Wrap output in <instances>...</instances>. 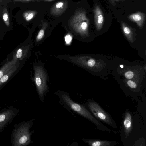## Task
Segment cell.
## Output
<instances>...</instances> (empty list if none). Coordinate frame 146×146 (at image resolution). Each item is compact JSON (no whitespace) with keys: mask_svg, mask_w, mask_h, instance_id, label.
Listing matches in <instances>:
<instances>
[{"mask_svg":"<svg viewBox=\"0 0 146 146\" xmlns=\"http://www.w3.org/2000/svg\"><path fill=\"white\" fill-rule=\"evenodd\" d=\"M89 23L86 11L81 8L76 10L69 20V23L73 29L82 34L87 33Z\"/></svg>","mask_w":146,"mask_h":146,"instance_id":"2","label":"cell"},{"mask_svg":"<svg viewBox=\"0 0 146 146\" xmlns=\"http://www.w3.org/2000/svg\"><path fill=\"white\" fill-rule=\"evenodd\" d=\"M123 125L125 138L127 139L133 127L132 116L130 112H126L124 116Z\"/></svg>","mask_w":146,"mask_h":146,"instance_id":"7","label":"cell"},{"mask_svg":"<svg viewBox=\"0 0 146 146\" xmlns=\"http://www.w3.org/2000/svg\"><path fill=\"white\" fill-rule=\"evenodd\" d=\"M18 110L13 107L0 111V132L2 131L16 117Z\"/></svg>","mask_w":146,"mask_h":146,"instance_id":"5","label":"cell"},{"mask_svg":"<svg viewBox=\"0 0 146 146\" xmlns=\"http://www.w3.org/2000/svg\"><path fill=\"white\" fill-rule=\"evenodd\" d=\"M33 120L24 121L16 124L11 134L12 144L14 146H26L33 142L31 136L35 130L30 131L33 124Z\"/></svg>","mask_w":146,"mask_h":146,"instance_id":"1","label":"cell"},{"mask_svg":"<svg viewBox=\"0 0 146 146\" xmlns=\"http://www.w3.org/2000/svg\"><path fill=\"white\" fill-rule=\"evenodd\" d=\"M120 66L121 68H122L123 67V65H120Z\"/></svg>","mask_w":146,"mask_h":146,"instance_id":"24","label":"cell"},{"mask_svg":"<svg viewBox=\"0 0 146 146\" xmlns=\"http://www.w3.org/2000/svg\"><path fill=\"white\" fill-rule=\"evenodd\" d=\"M2 17L3 21L7 27L10 25V22L9 14L7 9L5 7L3 10Z\"/></svg>","mask_w":146,"mask_h":146,"instance_id":"14","label":"cell"},{"mask_svg":"<svg viewBox=\"0 0 146 146\" xmlns=\"http://www.w3.org/2000/svg\"><path fill=\"white\" fill-rule=\"evenodd\" d=\"M19 66V62L17 63L15 66L9 71L4 75L0 78V87L5 83L7 82L10 77L17 70Z\"/></svg>","mask_w":146,"mask_h":146,"instance_id":"12","label":"cell"},{"mask_svg":"<svg viewBox=\"0 0 146 146\" xmlns=\"http://www.w3.org/2000/svg\"><path fill=\"white\" fill-rule=\"evenodd\" d=\"M128 18L130 20L136 23L139 27H141L144 23L145 15L144 13L139 11L129 15Z\"/></svg>","mask_w":146,"mask_h":146,"instance_id":"10","label":"cell"},{"mask_svg":"<svg viewBox=\"0 0 146 146\" xmlns=\"http://www.w3.org/2000/svg\"><path fill=\"white\" fill-rule=\"evenodd\" d=\"M65 41L67 44H69L71 42L72 39V37L70 34H68L65 37Z\"/></svg>","mask_w":146,"mask_h":146,"instance_id":"19","label":"cell"},{"mask_svg":"<svg viewBox=\"0 0 146 146\" xmlns=\"http://www.w3.org/2000/svg\"><path fill=\"white\" fill-rule=\"evenodd\" d=\"M96 64L95 60L92 59H89L87 62V65L90 67H93Z\"/></svg>","mask_w":146,"mask_h":146,"instance_id":"20","label":"cell"},{"mask_svg":"<svg viewBox=\"0 0 146 146\" xmlns=\"http://www.w3.org/2000/svg\"><path fill=\"white\" fill-rule=\"evenodd\" d=\"M121 24L123 31L125 35L127 36H130L132 34L130 28L124 22H122Z\"/></svg>","mask_w":146,"mask_h":146,"instance_id":"15","label":"cell"},{"mask_svg":"<svg viewBox=\"0 0 146 146\" xmlns=\"http://www.w3.org/2000/svg\"><path fill=\"white\" fill-rule=\"evenodd\" d=\"M37 13V11L36 10L27 11L23 13V17L26 21H29L35 17Z\"/></svg>","mask_w":146,"mask_h":146,"instance_id":"13","label":"cell"},{"mask_svg":"<svg viewBox=\"0 0 146 146\" xmlns=\"http://www.w3.org/2000/svg\"><path fill=\"white\" fill-rule=\"evenodd\" d=\"M34 80L37 93L40 100L43 102L44 96L48 90L45 76L40 68L35 69Z\"/></svg>","mask_w":146,"mask_h":146,"instance_id":"4","label":"cell"},{"mask_svg":"<svg viewBox=\"0 0 146 146\" xmlns=\"http://www.w3.org/2000/svg\"><path fill=\"white\" fill-rule=\"evenodd\" d=\"M55 0H43V1L44 2H50Z\"/></svg>","mask_w":146,"mask_h":146,"instance_id":"22","label":"cell"},{"mask_svg":"<svg viewBox=\"0 0 146 146\" xmlns=\"http://www.w3.org/2000/svg\"><path fill=\"white\" fill-rule=\"evenodd\" d=\"M93 12L96 27L98 30H100L103 25L104 17L102 11L99 5L97 4L95 5Z\"/></svg>","mask_w":146,"mask_h":146,"instance_id":"8","label":"cell"},{"mask_svg":"<svg viewBox=\"0 0 146 146\" xmlns=\"http://www.w3.org/2000/svg\"><path fill=\"white\" fill-rule=\"evenodd\" d=\"M22 56V50L21 48L19 49L17 51L16 57V58H20Z\"/></svg>","mask_w":146,"mask_h":146,"instance_id":"21","label":"cell"},{"mask_svg":"<svg viewBox=\"0 0 146 146\" xmlns=\"http://www.w3.org/2000/svg\"><path fill=\"white\" fill-rule=\"evenodd\" d=\"M17 62V60L15 58L13 60L5 64L0 69V78L14 67Z\"/></svg>","mask_w":146,"mask_h":146,"instance_id":"11","label":"cell"},{"mask_svg":"<svg viewBox=\"0 0 146 146\" xmlns=\"http://www.w3.org/2000/svg\"><path fill=\"white\" fill-rule=\"evenodd\" d=\"M68 6V2L63 0L54 3L51 7L50 13L53 16L59 17L62 15L66 10Z\"/></svg>","mask_w":146,"mask_h":146,"instance_id":"6","label":"cell"},{"mask_svg":"<svg viewBox=\"0 0 146 146\" xmlns=\"http://www.w3.org/2000/svg\"><path fill=\"white\" fill-rule=\"evenodd\" d=\"M134 76V74L131 71H128L126 72L125 74V77L128 79L132 78Z\"/></svg>","mask_w":146,"mask_h":146,"instance_id":"18","label":"cell"},{"mask_svg":"<svg viewBox=\"0 0 146 146\" xmlns=\"http://www.w3.org/2000/svg\"><path fill=\"white\" fill-rule=\"evenodd\" d=\"M87 105L91 112L96 118L113 128H117L112 117L97 102L89 100L88 101Z\"/></svg>","mask_w":146,"mask_h":146,"instance_id":"3","label":"cell"},{"mask_svg":"<svg viewBox=\"0 0 146 146\" xmlns=\"http://www.w3.org/2000/svg\"><path fill=\"white\" fill-rule=\"evenodd\" d=\"M82 140L90 146H113L117 143L115 141L98 139H82Z\"/></svg>","mask_w":146,"mask_h":146,"instance_id":"9","label":"cell"},{"mask_svg":"<svg viewBox=\"0 0 146 146\" xmlns=\"http://www.w3.org/2000/svg\"><path fill=\"white\" fill-rule=\"evenodd\" d=\"M110 1H111V2H114L115 1H124V0H110Z\"/></svg>","mask_w":146,"mask_h":146,"instance_id":"23","label":"cell"},{"mask_svg":"<svg viewBox=\"0 0 146 146\" xmlns=\"http://www.w3.org/2000/svg\"><path fill=\"white\" fill-rule=\"evenodd\" d=\"M15 2H21L23 3H27L31 2L37 1L40 2L43 0H13Z\"/></svg>","mask_w":146,"mask_h":146,"instance_id":"16","label":"cell"},{"mask_svg":"<svg viewBox=\"0 0 146 146\" xmlns=\"http://www.w3.org/2000/svg\"><path fill=\"white\" fill-rule=\"evenodd\" d=\"M127 84L128 86L131 88L135 89L137 87V84L133 81L131 80L128 81Z\"/></svg>","mask_w":146,"mask_h":146,"instance_id":"17","label":"cell"}]
</instances>
